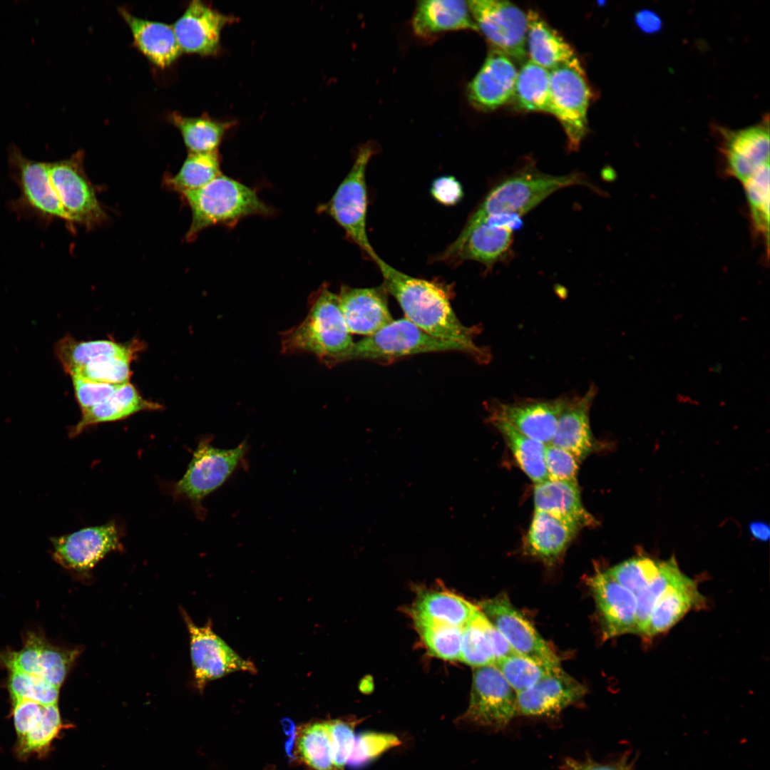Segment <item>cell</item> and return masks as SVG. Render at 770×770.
I'll return each mask as SVG.
<instances>
[{"mask_svg":"<svg viewBox=\"0 0 770 770\" xmlns=\"http://www.w3.org/2000/svg\"><path fill=\"white\" fill-rule=\"evenodd\" d=\"M374 262L383 277V286L397 300L407 319L434 337L462 345L475 359L486 360V351L473 341L474 329L458 319L443 284L408 275L379 257Z\"/></svg>","mask_w":770,"mask_h":770,"instance_id":"obj_1","label":"cell"},{"mask_svg":"<svg viewBox=\"0 0 770 770\" xmlns=\"http://www.w3.org/2000/svg\"><path fill=\"white\" fill-rule=\"evenodd\" d=\"M573 185L585 186L595 192L597 190L580 173L552 175L539 171L533 165H525L491 188L469 215L459 235L449 247L458 245L488 217L503 213L522 216L556 191Z\"/></svg>","mask_w":770,"mask_h":770,"instance_id":"obj_2","label":"cell"},{"mask_svg":"<svg viewBox=\"0 0 770 770\" xmlns=\"http://www.w3.org/2000/svg\"><path fill=\"white\" fill-rule=\"evenodd\" d=\"M353 344L339 307L338 294L326 284L310 296L306 317L281 333L282 353L312 354L330 366L342 362Z\"/></svg>","mask_w":770,"mask_h":770,"instance_id":"obj_3","label":"cell"},{"mask_svg":"<svg viewBox=\"0 0 770 770\" xmlns=\"http://www.w3.org/2000/svg\"><path fill=\"white\" fill-rule=\"evenodd\" d=\"M183 195L192 213L186 235L188 240H193L209 227L234 225L246 217L269 215L272 212L254 189L223 174L204 187Z\"/></svg>","mask_w":770,"mask_h":770,"instance_id":"obj_4","label":"cell"},{"mask_svg":"<svg viewBox=\"0 0 770 770\" xmlns=\"http://www.w3.org/2000/svg\"><path fill=\"white\" fill-rule=\"evenodd\" d=\"M210 441L207 438L200 441L183 476L172 485L174 498L189 501L199 518L205 515L202 505L205 498L226 482L247 451L245 441L229 449L216 448Z\"/></svg>","mask_w":770,"mask_h":770,"instance_id":"obj_5","label":"cell"},{"mask_svg":"<svg viewBox=\"0 0 770 770\" xmlns=\"http://www.w3.org/2000/svg\"><path fill=\"white\" fill-rule=\"evenodd\" d=\"M376 153L371 143L359 150L354 164L332 198L319 206V210L331 216L345 231L346 236L374 262L379 257L366 232L368 195L366 170Z\"/></svg>","mask_w":770,"mask_h":770,"instance_id":"obj_6","label":"cell"},{"mask_svg":"<svg viewBox=\"0 0 770 770\" xmlns=\"http://www.w3.org/2000/svg\"><path fill=\"white\" fill-rule=\"evenodd\" d=\"M466 349L455 342L434 337L406 317L392 320L376 333L354 342L342 362L354 359L389 361L413 354Z\"/></svg>","mask_w":770,"mask_h":770,"instance_id":"obj_7","label":"cell"},{"mask_svg":"<svg viewBox=\"0 0 770 770\" xmlns=\"http://www.w3.org/2000/svg\"><path fill=\"white\" fill-rule=\"evenodd\" d=\"M8 163L11 178L20 190L19 197L10 203L11 210L34 217L45 224L54 219L71 224L52 185L49 163L29 159L11 144L8 149Z\"/></svg>","mask_w":770,"mask_h":770,"instance_id":"obj_8","label":"cell"},{"mask_svg":"<svg viewBox=\"0 0 770 770\" xmlns=\"http://www.w3.org/2000/svg\"><path fill=\"white\" fill-rule=\"evenodd\" d=\"M591 97V90L579 61L550 71V113L563 125L570 150H577L587 133Z\"/></svg>","mask_w":770,"mask_h":770,"instance_id":"obj_9","label":"cell"},{"mask_svg":"<svg viewBox=\"0 0 770 770\" xmlns=\"http://www.w3.org/2000/svg\"><path fill=\"white\" fill-rule=\"evenodd\" d=\"M83 155L78 150L68 158L50 162L48 171L71 224L89 228L103 222L106 215L84 170Z\"/></svg>","mask_w":770,"mask_h":770,"instance_id":"obj_10","label":"cell"},{"mask_svg":"<svg viewBox=\"0 0 770 770\" xmlns=\"http://www.w3.org/2000/svg\"><path fill=\"white\" fill-rule=\"evenodd\" d=\"M189 635L195 683L200 691L210 681L235 672H257L254 663L244 659L212 630V622L196 625L183 611Z\"/></svg>","mask_w":770,"mask_h":770,"instance_id":"obj_11","label":"cell"},{"mask_svg":"<svg viewBox=\"0 0 770 770\" xmlns=\"http://www.w3.org/2000/svg\"><path fill=\"white\" fill-rule=\"evenodd\" d=\"M516 692L495 664L475 667L471 697L463 720L502 729L517 714Z\"/></svg>","mask_w":770,"mask_h":770,"instance_id":"obj_12","label":"cell"},{"mask_svg":"<svg viewBox=\"0 0 770 770\" xmlns=\"http://www.w3.org/2000/svg\"><path fill=\"white\" fill-rule=\"evenodd\" d=\"M468 4L478 31L495 48L523 62L527 56V14L507 1L473 0Z\"/></svg>","mask_w":770,"mask_h":770,"instance_id":"obj_13","label":"cell"},{"mask_svg":"<svg viewBox=\"0 0 770 770\" xmlns=\"http://www.w3.org/2000/svg\"><path fill=\"white\" fill-rule=\"evenodd\" d=\"M478 608L516 653L548 667L560 666L555 652L505 595L483 600Z\"/></svg>","mask_w":770,"mask_h":770,"instance_id":"obj_14","label":"cell"},{"mask_svg":"<svg viewBox=\"0 0 770 770\" xmlns=\"http://www.w3.org/2000/svg\"><path fill=\"white\" fill-rule=\"evenodd\" d=\"M121 535L113 521L51 538L53 557L63 568L89 572L106 555L123 548Z\"/></svg>","mask_w":770,"mask_h":770,"instance_id":"obj_15","label":"cell"},{"mask_svg":"<svg viewBox=\"0 0 770 770\" xmlns=\"http://www.w3.org/2000/svg\"><path fill=\"white\" fill-rule=\"evenodd\" d=\"M235 19L202 1L194 0L172 26L183 53L213 56L220 48L222 29Z\"/></svg>","mask_w":770,"mask_h":770,"instance_id":"obj_16","label":"cell"},{"mask_svg":"<svg viewBox=\"0 0 770 770\" xmlns=\"http://www.w3.org/2000/svg\"><path fill=\"white\" fill-rule=\"evenodd\" d=\"M587 583L593 595L603 637L637 634L635 597L605 571H597L589 578Z\"/></svg>","mask_w":770,"mask_h":770,"instance_id":"obj_17","label":"cell"},{"mask_svg":"<svg viewBox=\"0 0 770 770\" xmlns=\"http://www.w3.org/2000/svg\"><path fill=\"white\" fill-rule=\"evenodd\" d=\"M585 693L582 684L558 667L532 687L516 693L517 712L526 716L554 715Z\"/></svg>","mask_w":770,"mask_h":770,"instance_id":"obj_18","label":"cell"},{"mask_svg":"<svg viewBox=\"0 0 770 770\" xmlns=\"http://www.w3.org/2000/svg\"><path fill=\"white\" fill-rule=\"evenodd\" d=\"M569 399L528 400L493 404L490 419L507 422L526 436L545 445L550 443Z\"/></svg>","mask_w":770,"mask_h":770,"instance_id":"obj_19","label":"cell"},{"mask_svg":"<svg viewBox=\"0 0 770 770\" xmlns=\"http://www.w3.org/2000/svg\"><path fill=\"white\" fill-rule=\"evenodd\" d=\"M513 230L483 222L458 245L447 247L435 257V260L455 265L465 260H473L490 270L496 264L507 262L513 257Z\"/></svg>","mask_w":770,"mask_h":770,"instance_id":"obj_20","label":"cell"},{"mask_svg":"<svg viewBox=\"0 0 770 770\" xmlns=\"http://www.w3.org/2000/svg\"><path fill=\"white\" fill-rule=\"evenodd\" d=\"M517 73L511 58L496 48L492 49L468 86V101L483 111L505 104L514 95Z\"/></svg>","mask_w":770,"mask_h":770,"instance_id":"obj_21","label":"cell"},{"mask_svg":"<svg viewBox=\"0 0 770 770\" xmlns=\"http://www.w3.org/2000/svg\"><path fill=\"white\" fill-rule=\"evenodd\" d=\"M727 169L741 183L769 165V120L737 130H721Z\"/></svg>","mask_w":770,"mask_h":770,"instance_id":"obj_22","label":"cell"},{"mask_svg":"<svg viewBox=\"0 0 770 770\" xmlns=\"http://www.w3.org/2000/svg\"><path fill=\"white\" fill-rule=\"evenodd\" d=\"M384 287L354 288L342 286L339 307L350 333L370 336L392 320Z\"/></svg>","mask_w":770,"mask_h":770,"instance_id":"obj_23","label":"cell"},{"mask_svg":"<svg viewBox=\"0 0 770 770\" xmlns=\"http://www.w3.org/2000/svg\"><path fill=\"white\" fill-rule=\"evenodd\" d=\"M595 395L596 388L592 386L582 396L569 399L559 416L550 443L570 452L579 463L593 451L595 446L589 413Z\"/></svg>","mask_w":770,"mask_h":770,"instance_id":"obj_24","label":"cell"},{"mask_svg":"<svg viewBox=\"0 0 770 770\" xmlns=\"http://www.w3.org/2000/svg\"><path fill=\"white\" fill-rule=\"evenodd\" d=\"M411 26L417 36L425 39L450 31H478L468 1L461 0L419 1L413 14Z\"/></svg>","mask_w":770,"mask_h":770,"instance_id":"obj_25","label":"cell"},{"mask_svg":"<svg viewBox=\"0 0 770 770\" xmlns=\"http://www.w3.org/2000/svg\"><path fill=\"white\" fill-rule=\"evenodd\" d=\"M119 13L128 24L138 49L161 68L173 63L182 54L172 25L138 17L125 8Z\"/></svg>","mask_w":770,"mask_h":770,"instance_id":"obj_26","label":"cell"},{"mask_svg":"<svg viewBox=\"0 0 770 770\" xmlns=\"http://www.w3.org/2000/svg\"><path fill=\"white\" fill-rule=\"evenodd\" d=\"M535 510L549 513L579 529L597 523L582 505L578 483L546 480L533 491Z\"/></svg>","mask_w":770,"mask_h":770,"instance_id":"obj_27","label":"cell"},{"mask_svg":"<svg viewBox=\"0 0 770 770\" xmlns=\"http://www.w3.org/2000/svg\"><path fill=\"white\" fill-rule=\"evenodd\" d=\"M580 529L545 512L535 510L525 537V549L543 563H554Z\"/></svg>","mask_w":770,"mask_h":770,"instance_id":"obj_28","label":"cell"},{"mask_svg":"<svg viewBox=\"0 0 770 770\" xmlns=\"http://www.w3.org/2000/svg\"><path fill=\"white\" fill-rule=\"evenodd\" d=\"M705 599L694 580L684 575L659 597L652 610L646 638H652L674 626L693 608L701 607Z\"/></svg>","mask_w":770,"mask_h":770,"instance_id":"obj_29","label":"cell"},{"mask_svg":"<svg viewBox=\"0 0 770 770\" xmlns=\"http://www.w3.org/2000/svg\"><path fill=\"white\" fill-rule=\"evenodd\" d=\"M527 53L535 64L552 71L578 61L572 46L535 11L527 14Z\"/></svg>","mask_w":770,"mask_h":770,"instance_id":"obj_30","label":"cell"},{"mask_svg":"<svg viewBox=\"0 0 770 770\" xmlns=\"http://www.w3.org/2000/svg\"><path fill=\"white\" fill-rule=\"evenodd\" d=\"M160 408V404L143 399L135 387L128 382L120 385L106 401L82 412L80 421L70 428L68 435L75 437L91 426L122 420L139 411Z\"/></svg>","mask_w":770,"mask_h":770,"instance_id":"obj_31","label":"cell"},{"mask_svg":"<svg viewBox=\"0 0 770 770\" xmlns=\"http://www.w3.org/2000/svg\"><path fill=\"white\" fill-rule=\"evenodd\" d=\"M141 346L138 342L118 343L110 340L78 341L70 335L60 339L54 354L69 376L88 362L103 356L133 354Z\"/></svg>","mask_w":770,"mask_h":770,"instance_id":"obj_32","label":"cell"},{"mask_svg":"<svg viewBox=\"0 0 770 770\" xmlns=\"http://www.w3.org/2000/svg\"><path fill=\"white\" fill-rule=\"evenodd\" d=\"M478 610L477 606L455 594L428 591L418 597L412 614L414 619L463 627Z\"/></svg>","mask_w":770,"mask_h":770,"instance_id":"obj_33","label":"cell"},{"mask_svg":"<svg viewBox=\"0 0 770 770\" xmlns=\"http://www.w3.org/2000/svg\"><path fill=\"white\" fill-rule=\"evenodd\" d=\"M169 120L180 132L189 153H209L217 150L226 131L233 122L220 121L205 115L197 117L185 116L177 112Z\"/></svg>","mask_w":770,"mask_h":770,"instance_id":"obj_34","label":"cell"},{"mask_svg":"<svg viewBox=\"0 0 770 770\" xmlns=\"http://www.w3.org/2000/svg\"><path fill=\"white\" fill-rule=\"evenodd\" d=\"M523 471L534 483L548 480L545 464V444L523 434L507 422L492 420Z\"/></svg>","mask_w":770,"mask_h":770,"instance_id":"obj_35","label":"cell"},{"mask_svg":"<svg viewBox=\"0 0 770 770\" xmlns=\"http://www.w3.org/2000/svg\"><path fill=\"white\" fill-rule=\"evenodd\" d=\"M513 96L525 111L550 113V71L530 60L525 62L517 73Z\"/></svg>","mask_w":770,"mask_h":770,"instance_id":"obj_36","label":"cell"},{"mask_svg":"<svg viewBox=\"0 0 770 770\" xmlns=\"http://www.w3.org/2000/svg\"><path fill=\"white\" fill-rule=\"evenodd\" d=\"M218 151L189 153L178 172L168 179V184L184 195L200 189L221 175Z\"/></svg>","mask_w":770,"mask_h":770,"instance_id":"obj_37","label":"cell"},{"mask_svg":"<svg viewBox=\"0 0 770 770\" xmlns=\"http://www.w3.org/2000/svg\"><path fill=\"white\" fill-rule=\"evenodd\" d=\"M297 749L302 761L314 770H338L333 760L327 722L304 726L298 735Z\"/></svg>","mask_w":770,"mask_h":770,"instance_id":"obj_38","label":"cell"},{"mask_svg":"<svg viewBox=\"0 0 770 770\" xmlns=\"http://www.w3.org/2000/svg\"><path fill=\"white\" fill-rule=\"evenodd\" d=\"M684 574L674 556L662 560L659 573L636 597L637 634L645 637L652 610L659 597Z\"/></svg>","mask_w":770,"mask_h":770,"instance_id":"obj_39","label":"cell"},{"mask_svg":"<svg viewBox=\"0 0 770 770\" xmlns=\"http://www.w3.org/2000/svg\"><path fill=\"white\" fill-rule=\"evenodd\" d=\"M414 620L421 640L433 656L448 661H460L462 627L420 619Z\"/></svg>","mask_w":770,"mask_h":770,"instance_id":"obj_40","label":"cell"},{"mask_svg":"<svg viewBox=\"0 0 770 770\" xmlns=\"http://www.w3.org/2000/svg\"><path fill=\"white\" fill-rule=\"evenodd\" d=\"M662 560L646 556L627 559L607 570L606 573L636 597L659 573Z\"/></svg>","mask_w":770,"mask_h":770,"instance_id":"obj_41","label":"cell"},{"mask_svg":"<svg viewBox=\"0 0 770 770\" xmlns=\"http://www.w3.org/2000/svg\"><path fill=\"white\" fill-rule=\"evenodd\" d=\"M483 614L479 610L462 627L460 661L480 667L494 664L495 658L483 625Z\"/></svg>","mask_w":770,"mask_h":770,"instance_id":"obj_42","label":"cell"},{"mask_svg":"<svg viewBox=\"0 0 770 770\" xmlns=\"http://www.w3.org/2000/svg\"><path fill=\"white\" fill-rule=\"evenodd\" d=\"M754 228L769 240V165L760 168L742 183Z\"/></svg>","mask_w":770,"mask_h":770,"instance_id":"obj_43","label":"cell"},{"mask_svg":"<svg viewBox=\"0 0 770 770\" xmlns=\"http://www.w3.org/2000/svg\"><path fill=\"white\" fill-rule=\"evenodd\" d=\"M62 727L56 704L45 705L42 717L24 736L18 738L17 753L21 756L41 754L48 749Z\"/></svg>","mask_w":770,"mask_h":770,"instance_id":"obj_44","label":"cell"},{"mask_svg":"<svg viewBox=\"0 0 770 770\" xmlns=\"http://www.w3.org/2000/svg\"><path fill=\"white\" fill-rule=\"evenodd\" d=\"M494 664L516 693L532 687L556 668L545 667L519 654L499 659Z\"/></svg>","mask_w":770,"mask_h":770,"instance_id":"obj_45","label":"cell"},{"mask_svg":"<svg viewBox=\"0 0 770 770\" xmlns=\"http://www.w3.org/2000/svg\"><path fill=\"white\" fill-rule=\"evenodd\" d=\"M134 356H103L88 362L70 376H76L95 381L122 385L129 382L131 376L130 362Z\"/></svg>","mask_w":770,"mask_h":770,"instance_id":"obj_46","label":"cell"},{"mask_svg":"<svg viewBox=\"0 0 770 770\" xmlns=\"http://www.w3.org/2000/svg\"><path fill=\"white\" fill-rule=\"evenodd\" d=\"M11 673L9 689L12 702L31 700L42 705L56 704L59 687L33 674L21 672Z\"/></svg>","mask_w":770,"mask_h":770,"instance_id":"obj_47","label":"cell"},{"mask_svg":"<svg viewBox=\"0 0 770 770\" xmlns=\"http://www.w3.org/2000/svg\"><path fill=\"white\" fill-rule=\"evenodd\" d=\"M397 736L391 734L364 732L355 736L347 764L360 766L375 759L383 753L400 744Z\"/></svg>","mask_w":770,"mask_h":770,"instance_id":"obj_48","label":"cell"},{"mask_svg":"<svg viewBox=\"0 0 770 770\" xmlns=\"http://www.w3.org/2000/svg\"><path fill=\"white\" fill-rule=\"evenodd\" d=\"M548 480L578 483L579 461L570 452L548 443L545 448Z\"/></svg>","mask_w":770,"mask_h":770,"instance_id":"obj_49","label":"cell"},{"mask_svg":"<svg viewBox=\"0 0 770 770\" xmlns=\"http://www.w3.org/2000/svg\"><path fill=\"white\" fill-rule=\"evenodd\" d=\"M74 394L81 413L109 399L120 385L102 383L80 376H71Z\"/></svg>","mask_w":770,"mask_h":770,"instance_id":"obj_50","label":"cell"},{"mask_svg":"<svg viewBox=\"0 0 770 770\" xmlns=\"http://www.w3.org/2000/svg\"><path fill=\"white\" fill-rule=\"evenodd\" d=\"M327 722L334 765L338 770H344L354 745V724L341 719H334Z\"/></svg>","mask_w":770,"mask_h":770,"instance_id":"obj_51","label":"cell"},{"mask_svg":"<svg viewBox=\"0 0 770 770\" xmlns=\"http://www.w3.org/2000/svg\"><path fill=\"white\" fill-rule=\"evenodd\" d=\"M13 717L18 738L24 736L41 719L45 705L31 700L13 702Z\"/></svg>","mask_w":770,"mask_h":770,"instance_id":"obj_52","label":"cell"},{"mask_svg":"<svg viewBox=\"0 0 770 770\" xmlns=\"http://www.w3.org/2000/svg\"><path fill=\"white\" fill-rule=\"evenodd\" d=\"M430 191L434 200L446 206L456 205L463 196L462 185L451 175L436 178L431 183Z\"/></svg>","mask_w":770,"mask_h":770,"instance_id":"obj_53","label":"cell"},{"mask_svg":"<svg viewBox=\"0 0 770 770\" xmlns=\"http://www.w3.org/2000/svg\"><path fill=\"white\" fill-rule=\"evenodd\" d=\"M483 625L491 644L495 662L505 657L518 654L501 632L483 615Z\"/></svg>","mask_w":770,"mask_h":770,"instance_id":"obj_54","label":"cell"},{"mask_svg":"<svg viewBox=\"0 0 770 770\" xmlns=\"http://www.w3.org/2000/svg\"><path fill=\"white\" fill-rule=\"evenodd\" d=\"M634 21L637 28L646 34H657L662 29L661 17L650 9L638 11L635 14Z\"/></svg>","mask_w":770,"mask_h":770,"instance_id":"obj_55","label":"cell"},{"mask_svg":"<svg viewBox=\"0 0 770 770\" xmlns=\"http://www.w3.org/2000/svg\"><path fill=\"white\" fill-rule=\"evenodd\" d=\"M483 222L498 226L505 227L513 231L519 229L523 225V220L521 219V216L515 213H503L493 215L487 217L482 222Z\"/></svg>","mask_w":770,"mask_h":770,"instance_id":"obj_56","label":"cell"},{"mask_svg":"<svg viewBox=\"0 0 770 770\" xmlns=\"http://www.w3.org/2000/svg\"><path fill=\"white\" fill-rule=\"evenodd\" d=\"M563 766L565 770H628L622 766L581 762L573 759H566Z\"/></svg>","mask_w":770,"mask_h":770,"instance_id":"obj_57","label":"cell"},{"mask_svg":"<svg viewBox=\"0 0 770 770\" xmlns=\"http://www.w3.org/2000/svg\"><path fill=\"white\" fill-rule=\"evenodd\" d=\"M749 531L751 535L761 541H766L769 537V526L764 523L756 521L749 525Z\"/></svg>","mask_w":770,"mask_h":770,"instance_id":"obj_58","label":"cell"}]
</instances>
